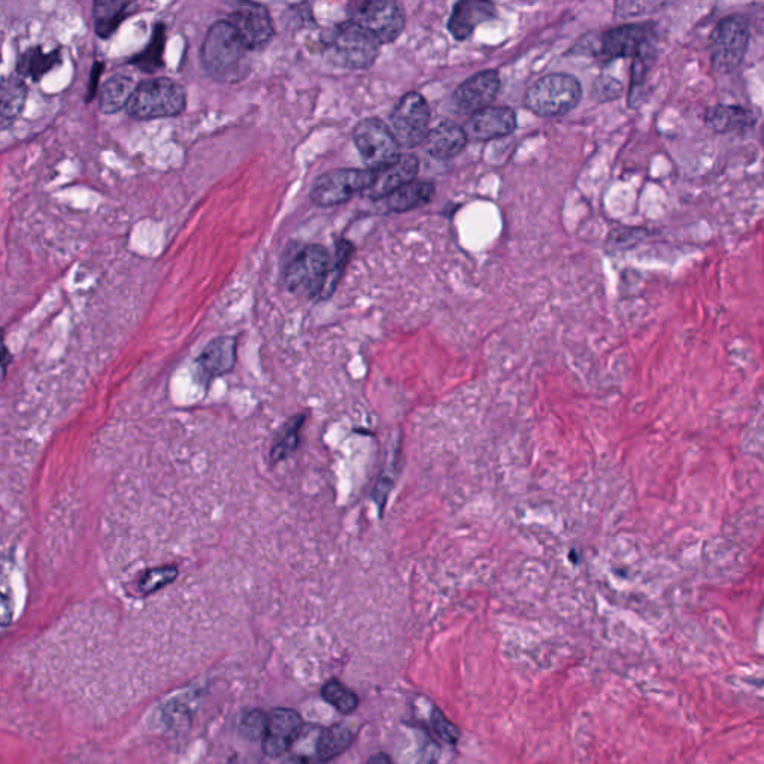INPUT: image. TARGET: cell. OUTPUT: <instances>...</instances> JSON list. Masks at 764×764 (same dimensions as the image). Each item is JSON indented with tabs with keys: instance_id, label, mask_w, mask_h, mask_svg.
<instances>
[{
	"instance_id": "277c9868",
	"label": "cell",
	"mask_w": 764,
	"mask_h": 764,
	"mask_svg": "<svg viewBox=\"0 0 764 764\" xmlns=\"http://www.w3.org/2000/svg\"><path fill=\"white\" fill-rule=\"evenodd\" d=\"M332 275V260L323 245L311 244L297 251L284 272V283L299 296H324Z\"/></svg>"
},
{
	"instance_id": "836d02e7",
	"label": "cell",
	"mask_w": 764,
	"mask_h": 764,
	"mask_svg": "<svg viewBox=\"0 0 764 764\" xmlns=\"http://www.w3.org/2000/svg\"><path fill=\"white\" fill-rule=\"evenodd\" d=\"M103 63L96 62L93 65L92 78H90L89 93H87V102L95 99L97 95V84H99V77L102 75Z\"/></svg>"
},
{
	"instance_id": "ac0fdd59",
	"label": "cell",
	"mask_w": 764,
	"mask_h": 764,
	"mask_svg": "<svg viewBox=\"0 0 764 764\" xmlns=\"http://www.w3.org/2000/svg\"><path fill=\"white\" fill-rule=\"evenodd\" d=\"M468 141L465 127H460L453 121H444L430 130L424 147L433 159L448 160L459 156L465 150Z\"/></svg>"
},
{
	"instance_id": "30bf717a",
	"label": "cell",
	"mask_w": 764,
	"mask_h": 764,
	"mask_svg": "<svg viewBox=\"0 0 764 764\" xmlns=\"http://www.w3.org/2000/svg\"><path fill=\"white\" fill-rule=\"evenodd\" d=\"M350 20L371 32L381 44H388L399 38L406 17L400 3L377 0L354 5Z\"/></svg>"
},
{
	"instance_id": "2e32d148",
	"label": "cell",
	"mask_w": 764,
	"mask_h": 764,
	"mask_svg": "<svg viewBox=\"0 0 764 764\" xmlns=\"http://www.w3.org/2000/svg\"><path fill=\"white\" fill-rule=\"evenodd\" d=\"M238 359V339L233 336H220L209 342L197 357V369L205 380L223 377L232 372Z\"/></svg>"
},
{
	"instance_id": "ffe728a7",
	"label": "cell",
	"mask_w": 764,
	"mask_h": 764,
	"mask_svg": "<svg viewBox=\"0 0 764 764\" xmlns=\"http://www.w3.org/2000/svg\"><path fill=\"white\" fill-rule=\"evenodd\" d=\"M705 124L715 133L745 132L756 124V115L738 105H715L706 109Z\"/></svg>"
},
{
	"instance_id": "3957f363",
	"label": "cell",
	"mask_w": 764,
	"mask_h": 764,
	"mask_svg": "<svg viewBox=\"0 0 764 764\" xmlns=\"http://www.w3.org/2000/svg\"><path fill=\"white\" fill-rule=\"evenodd\" d=\"M186 106V89L171 78L160 77L139 83L126 109L136 120H159L183 114Z\"/></svg>"
},
{
	"instance_id": "5bb4252c",
	"label": "cell",
	"mask_w": 764,
	"mask_h": 764,
	"mask_svg": "<svg viewBox=\"0 0 764 764\" xmlns=\"http://www.w3.org/2000/svg\"><path fill=\"white\" fill-rule=\"evenodd\" d=\"M500 90V77L496 71L479 72L462 84L454 93V105L463 114H477L490 108Z\"/></svg>"
},
{
	"instance_id": "52a82bcc",
	"label": "cell",
	"mask_w": 764,
	"mask_h": 764,
	"mask_svg": "<svg viewBox=\"0 0 764 764\" xmlns=\"http://www.w3.org/2000/svg\"><path fill=\"white\" fill-rule=\"evenodd\" d=\"M354 144L369 171L381 172L402 157L393 130L378 118H366L353 132Z\"/></svg>"
},
{
	"instance_id": "603a6c76",
	"label": "cell",
	"mask_w": 764,
	"mask_h": 764,
	"mask_svg": "<svg viewBox=\"0 0 764 764\" xmlns=\"http://www.w3.org/2000/svg\"><path fill=\"white\" fill-rule=\"evenodd\" d=\"M135 89L132 78L127 75L118 74L109 78L99 92L100 111L103 114H115L120 109L127 108Z\"/></svg>"
},
{
	"instance_id": "7402d4cb",
	"label": "cell",
	"mask_w": 764,
	"mask_h": 764,
	"mask_svg": "<svg viewBox=\"0 0 764 764\" xmlns=\"http://www.w3.org/2000/svg\"><path fill=\"white\" fill-rule=\"evenodd\" d=\"M435 193V184L415 180L390 194L387 197V206L391 212L411 211L429 203L435 197Z\"/></svg>"
},
{
	"instance_id": "4dcf8cb0",
	"label": "cell",
	"mask_w": 764,
	"mask_h": 764,
	"mask_svg": "<svg viewBox=\"0 0 764 764\" xmlns=\"http://www.w3.org/2000/svg\"><path fill=\"white\" fill-rule=\"evenodd\" d=\"M266 724H268V715L263 714L262 711H251L242 718L239 730L245 738L257 741L265 736Z\"/></svg>"
},
{
	"instance_id": "5b68a950",
	"label": "cell",
	"mask_w": 764,
	"mask_h": 764,
	"mask_svg": "<svg viewBox=\"0 0 764 764\" xmlns=\"http://www.w3.org/2000/svg\"><path fill=\"white\" fill-rule=\"evenodd\" d=\"M581 96V83L573 75L551 74L527 90L524 105L538 117H560L572 111Z\"/></svg>"
},
{
	"instance_id": "4fadbf2b",
	"label": "cell",
	"mask_w": 764,
	"mask_h": 764,
	"mask_svg": "<svg viewBox=\"0 0 764 764\" xmlns=\"http://www.w3.org/2000/svg\"><path fill=\"white\" fill-rule=\"evenodd\" d=\"M302 718L293 709L278 708L268 715L263 750L269 757H281L290 751L302 730Z\"/></svg>"
},
{
	"instance_id": "d6986e66",
	"label": "cell",
	"mask_w": 764,
	"mask_h": 764,
	"mask_svg": "<svg viewBox=\"0 0 764 764\" xmlns=\"http://www.w3.org/2000/svg\"><path fill=\"white\" fill-rule=\"evenodd\" d=\"M420 171V162L412 154L400 157L394 165L384 171L378 172L377 181L371 189L372 199H382L402 189L406 184L412 183Z\"/></svg>"
},
{
	"instance_id": "9c48e42d",
	"label": "cell",
	"mask_w": 764,
	"mask_h": 764,
	"mask_svg": "<svg viewBox=\"0 0 764 764\" xmlns=\"http://www.w3.org/2000/svg\"><path fill=\"white\" fill-rule=\"evenodd\" d=\"M430 108L420 93H408L391 112V126L397 142L403 147L424 144L429 135Z\"/></svg>"
},
{
	"instance_id": "d6a6232c",
	"label": "cell",
	"mask_w": 764,
	"mask_h": 764,
	"mask_svg": "<svg viewBox=\"0 0 764 764\" xmlns=\"http://www.w3.org/2000/svg\"><path fill=\"white\" fill-rule=\"evenodd\" d=\"M621 93V86L618 81L612 80L609 77H602L596 81V95L600 99L608 100L618 97Z\"/></svg>"
},
{
	"instance_id": "cb8c5ba5",
	"label": "cell",
	"mask_w": 764,
	"mask_h": 764,
	"mask_svg": "<svg viewBox=\"0 0 764 764\" xmlns=\"http://www.w3.org/2000/svg\"><path fill=\"white\" fill-rule=\"evenodd\" d=\"M132 2H99L93 3V20H95V32L99 38H111L117 32L120 24L126 20L132 8Z\"/></svg>"
},
{
	"instance_id": "7a4b0ae2",
	"label": "cell",
	"mask_w": 764,
	"mask_h": 764,
	"mask_svg": "<svg viewBox=\"0 0 764 764\" xmlns=\"http://www.w3.org/2000/svg\"><path fill=\"white\" fill-rule=\"evenodd\" d=\"M381 45L371 32L351 20L333 27L323 38L330 62L347 69L369 68L377 60Z\"/></svg>"
},
{
	"instance_id": "484cf974",
	"label": "cell",
	"mask_w": 764,
	"mask_h": 764,
	"mask_svg": "<svg viewBox=\"0 0 764 764\" xmlns=\"http://www.w3.org/2000/svg\"><path fill=\"white\" fill-rule=\"evenodd\" d=\"M305 420L306 415L297 414L281 427L274 444H272V463L277 465V463L283 462V460H286L287 457H290L297 450L300 442V430H302Z\"/></svg>"
},
{
	"instance_id": "6da1fadb",
	"label": "cell",
	"mask_w": 764,
	"mask_h": 764,
	"mask_svg": "<svg viewBox=\"0 0 764 764\" xmlns=\"http://www.w3.org/2000/svg\"><path fill=\"white\" fill-rule=\"evenodd\" d=\"M248 47L227 20L215 21L200 48L206 74L218 83H236L248 74Z\"/></svg>"
},
{
	"instance_id": "9a60e30c",
	"label": "cell",
	"mask_w": 764,
	"mask_h": 764,
	"mask_svg": "<svg viewBox=\"0 0 764 764\" xmlns=\"http://www.w3.org/2000/svg\"><path fill=\"white\" fill-rule=\"evenodd\" d=\"M517 129V114L506 106H490L469 118L465 132L474 141H491L511 135Z\"/></svg>"
},
{
	"instance_id": "4316f807",
	"label": "cell",
	"mask_w": 764,
	"mask_h": 764,
	"mask_svg": "<svg viewBox=\"0 0 764 764\" xmlns=\"http://www.w3.org/2000/svg\"><path fill=\"white\" fill-rule=\"evenodd\" d=\"M353 744V733L345 726L327 727L321 732L317 742V756L320 762H329L341 756Z\"/></svg>"
},
{
	"instance_id": "f1b7e54d",
	"label": "cell",
	"mask_w": 764,
	"mask_h": 764,
	"mask_svg": "<svg viewBox=\"0 0 764 764\" xmlns=\"http://www.w3.org/2000/svg\"><path fill=\"white\" fill-rule=\"evenodd\" d=\"M321 696L327 703L338 709L341 714H353L359 708V697L353 690L339 681H329L324 684Z\"/></svg>"
},
{
	"instance_id": "d590c367",
	"label": "cell",
	"mask_w": 764,
	"mask_h": 764,
	"mask_svg": "<svg viewBox=\"0 0 764 764\" xmlns=\"http://www.w3.org/2000/svg\"><path fill=\"white\" fill-rule=\"evenodd\" d=\"M368 764H393V762H391L390 757L380 753V754H375V756L372 757L371 760H369Z\"/></svg>"
},
{
	"instance_id": "8fae6325",
	"label": "cell",
	"mask_w": 764,
	"mask_h": 764,
	"mask_svg": "<svg viewBox=\"0 0 764 764\" xmlns=\"http://www.w3.org/2000/svg\"><path fill=\"white\" fill-rule=\"evenodd\" d=\"M247 45L248 50L265 48L275 36L274 21L268 6L262 3L242 2L227 18Z\"/></svg>"
},
{
	"instance_id": "e575fe53",
	"label": "cell",
	"mask_w": 764,
	"mask_h": 764,
	"mask_svg": "<svg viewBox=\"0 0 764 764\" xmlns=\"http://www.w3.org/2000/svg\"><path fill=\"white\" fill-rule=\"evenodd\" d=\"M281 764H317L314 760L308 759V757L302 756H290L286 760H283Z\"/></svg>"
},
{
	"instance_id": "ba28073f",
	"label": "cell",
	"mask_w": 764,
	"mask_h": 764,
	"mask_svg": "<svg viewBox=\"0 0 764 764\" xmlns=\"http://www.w3.org/2000/svg\"><path fill=\"white\" fill-rule=\"evenodd\" d=\"M378 172L369 169H335L317 178L311 190V200L321 208L342 205L356 194L371 190Z\"/></svg>"
},
{
	"instance_id": "1f68e13d",
	"label": "cell",
	"mask_w": 764,
	"mask_h": 764,
	"mask_svg": "<svg viewBox=\"0 0 764 764\" xmlns=\"http://www.w3.org/2000/svg\"><path fill=\"white\" fill-rule=\"evenodd\" d=\"M432 727L433 730H435L436 735H438L442 741L448 742V744H456V742L459 741V729H457L451 721H448L447 718L444 717V714H442L441 711H438V709H433Z\"/></svg>"
},
{
	"instance_id": "83f0119b",
	"label": "cell",
	"mask_w": 764,
	"mask_h": 764,
	"mask_svg": "<svg viewBox=\"0 0 764 764\" xmlns=\"http://www.w3.org/2000/svg\"><path fill=\"white\" fill-rule=\"evenodd\" d=\"M27 87L18 77L5 78L0 87V115L3 121L17 118L26 103Z\"/></svg>"
},
{
	"instance_id": "d4e9b609",
	"label": "cell",
	"mask_w": 764,
	"mask_h": 764,
	"mask_svg": "<svg viewBox=\"0 0 764 764\" xmlns=\"http://www.w3.org/2000/svg\"><path fill=\"white\" fill-rule=\"evenodd\" d=\"M166 45V27L159 23L154 26L153 35L145 50L132 57L130 63L145 74H154L163 68V53Z\"/></svg>"
},
{
	"instance_id": "7c38bea8",
	"label": "cell",
	"mask_w": 764,
	"mask_h": 764,
	"mask_svg": "<svg viewBox=\"0 0 764 764\" xmlns=\"http://www.w3.org/2000/svg\"><path fill=\"white\" fill-rule=\"evenodd\" d=\"M651 27L648 24H624L602 33L594 42L591 54L611 62L623 57H633L644 51L650 42Z\"/></svg>"
},
{
	"instance_id": "8992f818",
	"label": "cell",
	"mask_w": 764,
	"mask_h": 764,
	"mask_svg": "<svg viewBox=\"0 0 764 764\" xmlns=\"http://www.w3.org/2000/svg\"><path fill=\"white\" fill-rule=\"evenodd\" d=\"M750 21L741 14L723 18L711 35V59L715 71L730 74L744 62L750 44Z\"/></svg>"
},
{
	"instance_id": "e0dca14e",
	"label": "cell",
	"mask_w": 764,
	"mask_h": 764,
	"mask_svg": "<svg viewBox=\"0 0 764 764\" xmlns=\"http://www.w3.org/2000/svg\"><path fill=\"white\" fill-rule=\"evenodd\" d=\"M494 15H496V6L493 3L478 2V0L460 2L454 6L453 14L448 20V30L457 41H466L471 38L479 24L491 20Z\"/></svg>"
},
{
	"instance_id": "f546056e",
	"label": "cell",
	"mask_w": 764,
	"mask_h": 764,
	"mask_svg": "<svg viewBox=\"0 0 764 764\" xmlns=\"http://www.w3.org/2000/svg\"><path fill=\"white\" fill-rule=\"evenodd\" d=\"M178 569L175 566H163V568L150 569L141 576L138 581V591L144 596L162 590L166 585L177 579Z\"/></svg>"
},
{
	"instance_id": "44dd1931",
	"label": "cell",
	"mask_w": 764,
	"mask_h": 764,
	"mask_svg": "<svg viewBox=\"0 0 764 764\" xmlns=\"http://www.w3.org/2000/svg\"><path fill=\"white\" fill-rule=\"evenodd\" d=\"M59 63H62L60 50L45 51L41 47H32L18 57L17 72L20 77L39 81Z\"/></svg>"
}]
</instances>
